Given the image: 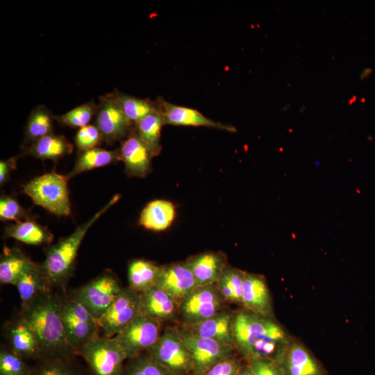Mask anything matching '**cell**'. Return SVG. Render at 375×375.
<instances>
[{
  "mask_svg": "<svg viewBox=\"0 0 375 375\" xmlns=\"http://www.w3.org/2000/svg\"><path fill=\"white\" fill-rule=\"evenodd\" d=\"M19 318L35 336L40 360H70L78 355L66 336L61 315V297L52 290L22 306Z\"/></svg>",
  "mask_w": 375,
  "mask_h": 375,
  "instance_id": "obj_1",
  "label": "cell"
},
{
  "mask_svg": "<svg viewBox=\"0 0 375 375\" xmlns=\"http://www.w3.org/2000/svg\"><path fill=\"white\" fill-rule=\"evenodd\" d=\"M235 348L247 362L256 359L278 363L292 339L272 317L247 310L234 314Z\"/></svg>",
  "mask_w": 375,
  "mask_h": 375,
  "instance_id": "obj_2",
  "label": "cell"
},
{
  "mask_svg": "<svg viewBox=\"0 0 375 375\" xmlns=\"http://www.w3.org/2000/svg\"><path fill=\"white\" fill-rule=\"evenodd\" d=\"M120 198L115 195L91 219L80 225L69 236L50 247L40 267L52 289L63 288L74 272L75 260L81 244L92 224Z\"/></svg>",
  "mask_w": 375,
  "mask_h": 375,
  "instance_id": "obj_3",
  "label": "cell"
},
{
  "mask_svg": "<svg viewBox=\"0 0 375 375\" xmlns=\"http://www.w3.org/2000/svg\"><path fill=\"white\" fill-rule=\"evenodd\" d=\"M67 178L54 171L35 177L25 184L23 192L35 205L58 216L71 213Z\"/></svg>",
  "mask_w": 375,
  "mask_h": 375,
  "instance_id": "obj_4",
  "label": "cell"
},
{
  "mask_svg": "<svg viewBox=\"0 0 375 375\" xmlns=\"http://www.w3.org/2000/svg\"><path fill=\"white\" fill-rule=\"evenodd\" d=\"M92 375H122L127 355L114 337L96 336L80 350Z\"/></svg>",
  "mask_w": 375,
  "mask_h": 375,
  "instance_id": "obj_5",
  "label": "cell"
},
{
  "mask_svg": "<svg viewBox=\"0 0 375 375\" xmlns=\"http://www.w3.org/2000/svg\"><path fill=\"white\" fill-rule=\"evenodd\" d=\"M61 297V315L67 338L79 355L80 350L97 336V320L70 294Z\"/></svg>",
  "mask_w": 375,
  "mask_h": 375,
  "instance_id": "obj_6",
  "label": "cell"
},
{
  "mask_svg": "<svg viewBox=\"0 0 375 375\" xmlns=\"http://www.w3.org/2000/svg\"><path fill=\"white\" fill-rule=\"evenodd\" d=\"M148 353L176 375H188L193 372L192 355L179 329L167 328Z\"/></svg>",
  "mask_w": 375,
  "mask_h": 375,
  "instance_id": "obj_7",
  "label": "cell"
},
{
  "mask_svg": "<svg viewBox=\"0 0 375 375\" xmlns=\"http://www.w3.org/2000/svg\"><path fill=\"white\" fill-rule=\"evenodd\" d=\"M123 288L114 274L104 272L70 294L98 320L109 308Z\"/></svg>",
  "mask_w": 375,
  "mask_h": 375,
  "instance_id": "obj_8",
  "label": "cell"
},
{
  "mask_svg": "<svg viewBox=\"0 0 375 375\" xmlns=\"http://www.w3.org/2000/svg\"><path fill=\"white\" fill-rule=\"evenodd\" d=\"M161 322L140 315L114 338L126 352L128 358L148 353L156 344L160 333Z\"/></svg>",
  "mask_w": 375,
  "mask_h": 375,
  "instance_id": "obj_9",
  "label": "cell"
},
{
  "mask_svg": "<svg viewBox=\"0 0 375 375\" xmlns=\"http://www.w3.org/2000/svg\"><path fill=\"white\" fill-rule=\"evenodd\" d=\"M140 315V294L130 288H123L97 322L104 336L112 338Z\"/></svg>",
  "mask_w": 375,
  "mask_h": 375,
  "instance_id": "obj_10",
  "label": "cell"
},
{
  "mask_svg": "<svg viewBox=\"0 0 375 375\" xmlns=\"http://www.w3.org/2000/svg\"><path fill=\"white\" fill-rule=\"evenodd\" d=\"M223 297L217 285L196 288L179 303V315L184 326L205 320L222 310Z\"/></svg>",
  "mask_w": 375,
  "mask_h": 375,
  "instance_id": "obj_11",
  "label": "cell"
},
{
  "mask_svg": "<svg viewBox=\"0 0 375 375\" xmlns=\"http://www.w3.org/2000/svg\"><path fill=\"white\" fill-rule=\"evenodd\" d=\"M95 123L107 144L126 138L135 126L127 119L112 92L99 97Z\"/></svg>",
  "mask_w": 375,
  "mask_h": 375,
  "instance_id": "obj_12",
  "label": "cell"
},
{
  "mask_svg": "<svg viewBox=\"0 0 375 375\" xmlns=\"http://www.w3.org/2000/svg\"><path fill=\"white\" fill-rule=\"evenodd\" d=\"M181 331L192 355V375H201L217 362L233 356V346L198 336L185 328Z\"/></svg>",
  "mask_w": 375,
  "mask_h": 375,
  "instance_id": "obj_13",
  "label": "cell"
},
{
  "mask_svg": "<svg viewBox=\"0 0 375 375\" xmlns=\"http://www.w3.org/2000/svg\"><path fill=\"white\" fill-rule=\"evenodd\" d=\"M277 364L284 375H328L311 351L292 339Z\"/></svg>",
  "mask_w": 375,
  "mask_h": 375,
  "instance_id": "obj_14",
  "label": "cell"
},
{
  "mask_svg": "<svg viewBox=\"0 0 375 375\" xmlns=\"http://www.w3.org/2000/svg\"><path fill=\"white\" fill-rule=\"evenodd\" d=\"M119 152L120 160L124 163L126 172L130 176L145 177L151 171V160L153 156L138 135L135 127L122 140Z\"/></svg>",
  "mask_w": 375,
  "mask_h": 375,
  "instance_id": "obj_15",
  "label": "cell"
},
{
  "mask_svg": "<svg viewBox=\"0 0 375 375\" xmlns=\"http://www.w3.org/2000/svg\"><path fill=\"white\" fill-rule=\"evenodd\" d=\"M156 286L167 292L178 303L197 288L187 261L162 266Z\"/></svg>",
  "mask_w": 375,
  "mask_h": 375,
  "instance_id": "obj_16",
  "label": "cell"
},
{
  "mask_svg": "<svg viewBox=\"0 0 375 375\" xmlns=\"http://www.w3.org/2000/svg\"><path fill=\"white\" fill-rule=\"evenodd\" d=\"M156 101L162 111L165 124L206 126L231 133L236 131L232 125L214 121L193 108L173 104L162 97H158Z\"/></svg>",
  "mask_w": 375,
  "mask_h": 375,
  "instance_id": "obj_17",
  "label": "cell"
},
{
  "mask_svg": "<svg viewBox=\"0 0 375 375\" xmlns=\"http://www.w3.org/2000/svg\"><path fill=\"white\" fill-rule=\"evenodd\" d=\"M242 305L245 310L257 315L272 317V298L262 276L245 272Z\"/></svg>",
  "mask_w": 375,
  "mask_h": 375,
  "instance_id": "obj_18",
  "label": "cell"
},
{
  "mask_svg": "<svg viewBox=\"0 0 375 375\" xmlns=\"http://www.w3.org/2000/svg\"><path fill=\"white\" fill-rule=\"evenodd\" d=\"M194 278L197 288L215 285L227 267L226 256L219 252H206L186 260Z\"/></svg>",
  "mask_w": 375,
  "mask_h": 375,
  "instance_id": "obj_19",
  "label": "cell"
},
{
  "mask_svg": "<svg viewBox=\"0 0 375 375\" xmlns=\"http://www.w3.org/2000/svg\"><path fill=\"white\" fill-rule=\"evenodd\" d=\"M233 319L234 314L221 310L205 320L184 326L183 328L198 336L235 347Z\"/></svg>",
  "mask_w": 375,
  "mask_h": 375,
  "instance_id": "obj_20",
  "label": "cell"
},
{
  "mask_svg": "<svg viewBox=\"0 0 375 375\" xmlns=\"http://www.w3.org/2000/svg\"><path fill=\"white\" fill-rule=\"evenodd\" d=\"M140 294L141 315L160 322L173 320L179 315V303L161 288L156 286Z\"/></svg>",
  "mask_w": 375,
  "mask_h": 375,
  "instance_id": "obj_21",
  "label": "cell"
},
{
  "mask_svg": "<svg viewBox=\"0 0 375 375\" xmlns=\"http://www.w3.org/2000/svg\"><path fill=\"white\" fill-rule=\"evenodd\" d=\"M6 335L10 344L9 347L24 360L40 359L35 336L20 318L8 325Z\"/></svg>",
  "mask_w": 375,
  "mask_h": 375,
  "instance_id": "obj_22",
  "label": "cell"
},
{
  "mask_svg": "<svg viewBox=\"0 0 375 375\" xmlns=\"http://www.w3.org/2000/svg\"><path fill=\"white\" fill-rule=\"evenodd\" d=\"M161 268L147 260H133L128 267L129 288L139 294L149 291L156 286Z\"/></svg>",
  "mask_w": 375,
  "mask_h": 375,
  "instance_id": "obj_23",
  "label": "cell"
},
{
  "mask_svg": "<svg viewBox=\"0 0 375 375\" xmlns=\"http://www.w3.org/2000/svg\"><path fill=\"white\" fill-rule=\"evenodd\" d=\"M175 207L166 200H154L142 210L139 223L147 229L162 231L167 229L174 220Z\"/></svg>",
  "mask_w": 375,
  "mask_h": 375,
  "instance_id": "obj_24",
  "label": "cell"
},
{
  "mask_svg": "<svg viewBox=\"0 0 375 375\" xmlns=\"http://www.w3.org/2000/svg\"><path fill=\"white\" fill-rule=\"evenodd\" d=\"M16 287L19 294L22 307L25 306L44 292L51 290L39 264L33 262L18 280Z\"/></svg>",
  "mask_w": 375,
  "mask_h": 375,
  "instance_id": "obj_25",
  "label": "cell"
},
{
  "mask_svg": "<svg viewBox=\"0 0 375 375\" xmlns=\"http://www.w3.org/2000/svg\"><path fill=\"white\" fill-rule=\"evenodd\" d=\"M34 262L18 249L5 247L0 260V281L16 285L24 272Z\"/></svg>",
  "mask_w": 375,
  "mask_h": 375,
  "instance_id": "obj_26",
  "label": "cell"
},
{
  "mask_svg": "<svg viewBox=\"0 0 375 375\" xmlns=\"http://www.w3.org/2000/svg\"><path fill=\"white\" fill-rule=\"evenodd\" d=\"M5 235L31 245L50 244L53 240V234L46 227L29 219L8 225Z\"/></svg>",
  "mask_w": 375,
  "mask_h": 375,
  "instance_id": "obj_27",
  "label": "cell"
},
{
  "mask_svg": "<svg viewBox=\"0 0 375 375\" xmlns=\"http://www.w3.org/2000/svg\"><path fill=\"white\" fill-rule=\"evenodd\" d=\"M163 125L164 118L158 103L155 110L135 125V131L153 157L161 151L160 135Z\"/></svg>",
  "mask_w": 375,
  "mask_h": 375,
  "instance_id": "obj_28",
  "label": "cell"
},
{
  "mask_svg": "<svg viewBox=\"0 0 375 375\" xmlns=\"http://www.w3.org/2000/svg\"><path fill=\"white\" fill-rule=\"evenodd\" d=\"M74 147L64 135L51 134L31 144L26 153L42 160H58L71 154Z\"/></svg>",
  "mask_w": 375,
  "mask_h": 375,
  "instance_id": "obj_29",
  "label": "cell"
},
{
  "mask_svg": "<svg viewBox=\"0 0 375 375\" xmlns=\"http://www.w3.org/2000/svg\"><path fill=\"white\" fill-rule=\"evenodd\" d=\"M120 160L119 149L107 150L99 147L81 152L67 179L81 173L113 164Z\"/></svg>",
  "mask_w": 375,
  "mask_h": 375,
  "instance_id": "obj_30",
  "label": "cell"
},
{
  "mask_svg": "<svg viewBox=\"0 0 375 375\" xmlns=\"http://www.w3.org/2000/svg\"><path fill=\"white\" fill-rule=\"evenodd\" d=\"M53 115L44 105H38L31 112L25 128V140L31 144L53 134Z\"/></svg>",
  "mask_w": 375,
  "mask_h": 375,
  "instance_id": "obj_31",
  "label": "cell"
},
{
  "mask_svg": "<svg viewBox=\"0 0 375 375\" xmlns=\"http://www.w3.org/2000/svg\"><path fill=\"white\" fill-rule=\"evenodd\" d=\"M127 119L135 126L151 113L158 106L150 99H140L120 92H112Z\"/></svg>",
  "mask_w": 375,
  "mask_h": 375,
  "instance_id": "obj_32",
  "label": "cell"
},
{
  "mask_svg": "<svg viewBox=\"0 0 375 375\" xmlns=\"http://www.w3.org/2000/svg\"><path fill=\"white\" fill-rule=\"evenodd\" d=\"M122 375H176L158 362L149 353L128 358Z\"/></svg>",
  "mask_w": 375,
  "mask_h": 375,
  "instance_id": "obj_33",
  "label": "cell"
},
{
  "mask_svg": "<svg viewBox=\"0 0 375 375\" xmlns=\"http://www.w3.org/2000/svg\"><path fill=\"white\" fill-rule=\"evenodd\" d=\"M97 106L94 100H91L65 114L53 115V118L63 126L81 128L89 125L90 122L97 114Z\"/></svg>",
  "mask_w": 375,
  "mask_h": 375,
  "instance_id": "obj_34",
  "label": "cell"
},
{
  "mask_svg": "<svg viewBox=\"0 0 375 375\" xmlns=\"http://www.w3.org/2000/svg\"><path fill=\"white\" fill-rule=\"evenodd\" d=\"M32 367L9 347L0 350V375H31Z\"/></svg>",
  "mask_w": 375,
  "mask_h": 375,
  "instance_id": "obj_35",
  "label": "cell"
},
{
  "mask_svg": "<svg viewBox=\"0 0 375 375\" xmlns=\"http://www.w3.org/2000/svg\"><path fill=\"white\" fill-rule=\"evenodd\" d=\"M71 360L42 359L32 367L31 375H82Z\"/></svg>",
  "mask_w": 375,
  "mask_h": 375,
  "instance_id": "obj_36",
  "label": "cell"
},
{
  "mask_svg": "<svg viewBox=\"0 0 375 375\" xmlns=\"http://www.w3.org/2000/svg\"><path fill=\"white\" fill-rule=\"evenodd\" d=\"M102 142L103 136L96 125L89 124L79 128L75 136V144L81 152L97 148Z\"/></svg>",
  "mask_w": 375,
  "mask_h": 375,
  "instance_id": "obj_37",
  "label": "cell"
},
{
  "mask_svg": "<svg viewBox=\"0 0 375 375\" xmlns=\"http://www.w3.org/2000/svg\"><path fill=\"white\" fill-rule=\"evenodd\" d=\"M28 218L25 209L18 201L10 196H2L0 199V219L1 221L22 222Z\"/></svg>",
  "mask_w": 375,
  "mask_h": 375,
  "instance_id": "obj_38",
  "label": "cell"
},
{
  "mask_svg": "<svg viewBox=\"0 0 375 375\" xmlns=\"http://www.w3.org/2000/svg\"><path fill=\"white\" fill-rule=\"evenodd\" d=\"M242 367L240 361L232 356L217 362L201 375H238Z\"/></svg>",
  "mask_w": 375,
  "mask_h": 375,
  "instance_id": "obj_39",
  "label": "cell"
},
{
  "mask_svg": "<svg viewBox=\"0 0 375 375\" xmlns=\"http://www.w3.org/2000/svg\"><path fill=\"white\" fill-rule=\"evenodd\" d=\"M247 364L253 375H284L279 365L272 360L256 359Z\"/></svg>",
  "mask_w": 375,
  "mask_h": 375,
  "instance_id": "obj_40",
  "label": "cell"
},
{
  "mask_svg": "<svg viewBox=\"0 0 375 375\" xmlns=\"http://www.w3.org/2000/svg\"><path fill=\"white\" fill-rule=\"evenodd\" d=\"M224 274L229 281L234 291L236 303L242 305V294L245 272L236 268L226 267Z\"/></svg>",
  "mask_w": 375,
  "mask_h": 375,
  "instance_id": "obj_41",
  "label": "cell"
},
{
  "mask_svg": "<svg viewBox=\"0 0 375 375\" xmlns=\"http://www.w3.org/2000/svg\"><path fill=\"white\" fill-rule=\"evenodd\" d=\"M216 285L219 292L225 301L236 303L234 291L229 281L224 273Z\"/></svg>",
  "mask_w": 375,
  "mask_h": 375,
  "instance_id": "obj_42",
  "label": "cell"
},
{
  "mask_svg": "<svg viewBox=\"0 0 375 375\" xmlns=\"http://www.w3.org/2000/svg\"><path fill=\"white\" fill-rule=\"evenodd\" d=\"M17 157L0 161V184H4L9 178L12 170L16 169Z\"/></svg>",
  "mask_w": 375,
  "mask_h": 375,
  "instance_id": "obj_43",
  "label": "cell"
},
{
  "mask_svg": "<svg viewBox=\"0 0 375 375\" xmlns=\"http://www.w3.org/2000/svg\"><path fill=\"white\" fill-rule=\"evenodd\" d=\"M238 375H253L249 365H244Z\"/></svg>",
  "mask_w": 375,
  "mask_h": 375,
  "instance_id": "obj_44",
  "label": "cell"
},
{
  "mask_svg": "<svg viewBox=\"0 0 375 375\" xmlns=\"http://www.w3.org/2000/svg\"><path fill=\"white\" fill-rule=\"evenodd\" d=\"M290 107V103H287L285 106L283 107L282 110L283 111H286L288 110Z\"/></svg>",
  "mask_w": 375,
  "mask_h": 375,
  "instance_id": "obj_45",
  "label": "cell"
},
{
  "mask_svg": "<svg viewBox=\"0 0 375 375\" xmlns=\"http://www.w3.org/2000/svg\"><path fill=\"white\" fill-rule=\"evenodd\" d=\"M305 110H306V106H302L299 108V110H300L301 112H303Z\"/></svg>",
  "mask_w": 375,
  "mask_h": 375,
  "instance_id": "obj_46",
  "label": "cell"
}]
</instances>
